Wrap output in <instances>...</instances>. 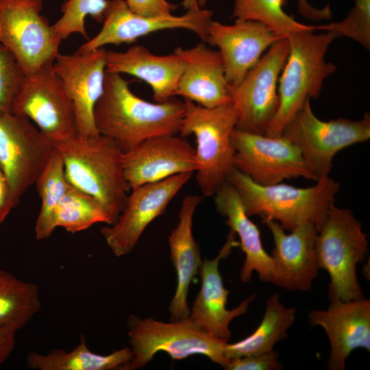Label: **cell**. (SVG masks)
Here are the masks:
<instances>
[{
	"label": "cell",
	"mask_w": 370,
	"mask_h": 370,
	"mask_svg": "<svg viewBox=\"0 0 370 370\" xmlns=\"http://www.w3.org/2000/svg\"><path fill=\"white\" fill-rule=\"evenodd\" d=\"M184 111V102L177 99L152 103L138 97L121 74L106 71L94 121L99 134L125 152L149 138L177 134Z\"/></svg>",
	"instance_id": "cell-1"
},
{
	"label": "cell",
	"mask_w": 370,
	"mask_h": 370,
	"mask_svg": "<svg viewBox=\"0 0 370 370\" xmlns=\"http://www.w3.org/2000/svg\"><path fill=\"white\" fill-rule=\"evenodd\" d=\"M54 145L62 157L69 183L100 202L114 223L130 190L124 171L123 151L101 134L90 138L75 134Z\"/></svg>",
	"instance_id": "cell-2"
},
{
	"label": "cell",
	"mask_w": 370,
	"mask_h": 370,
	"mask_svg": "<svg viewBox=\"0 0 370 370\" xmlns=\"http://www.w3.org/2000/svg\"><path fill=\"white\" fill-rule=\"evenodd\" d=\"M227 181L236 189L247 217L259 215L279 221L284 230L291 232L306 223L319 232L341 186L329 175L309 188L280 183L261 186L235 168Z\"/></svg>",
	"instance_id": "cell-3"
},
{
	"label": "cell",
	"mask_w": 370,
	"mask_h": 370,
	"mask_svg": "<svg viewBox=\"0 0 370 370\" xmlns=\"http://www.w3.org/2000/svg\"><path fill=\"white\" fill-rule=\"evenodd\" d=\"M289 53L279 77V106L264 135L282 136L284 127L304 102L319 98L325 78L336 66L325 59L326 52L339 34L334 31L290 33Z\"/></svg>",
	"instance_id": "cell-4"
},
{
	"label": "cell",
	"mask_w": 370,
	"mask_h": 370,
	"mask_svg": "<svg viewBox=\"0 0 370 370\" xmlns=\"http://www.w3.org/2000/svg\"><path fill=\"white\" fill-rule=\"evenodd\" d=\"M184 102L178 133L184 138L195 136L196 180L204 197L214 196L234 168L230 136L236 123V110L232 103L208 108L186 99Z\"/></svg>",
	"instance_id": "cell-5"
},
{
	"label": "cell",
	"mask_w": 370,
	"mask_h": 370,
	"mask_svg": "<svg viewBox=\"0 0 370 370\" xmlns=\"http://www.w3.org/2000/svg\"><path fill=\"white\" fill-rule=\"evenodd\" d=\"M315 251L319 268L326 270L330 277V301L364 297L356 266L367 254V235L350 210L331 204L325 221L318 232Z\"/></svg>",
	"instance_id": "cell-6"
},
{
	"label": "cell",
	"mask_w": 370,
	"mask_h": 370,
	"mask_svg": "<svg viewBox=\"0 0 370 370\" xmlns=\"http://www.w3.org/2000/svg\"><path fill=\"white\" fill-rule=\"evenodd\" d=\"M127 326L133 356L122 370L144 367L159 352L167 353L173 360L204 355L224 369L230 360L224 356L227 342L210 335L190 316L165 323L132 314Z\"/></svg>",
	"instance_id": "cell-7"
},
{
	"label": "cell",
	"mask_w": 370,
	"mask_h": 370,
	"mask_svg": "<svg viewBox=\"0 0 370 370\" xmlns=\"http://www.w3.org/2000/svg\"><path fill=\"white\" fill-rule=\"evenodd\" d=\"M282 135L298 147L319 180L328 176L339 151L369 139L370 115L366 113L359 121L338 118L323 121L314 115L308 99L286 123Z\"/></svg>",
	"instance_id": "cell-8"
},
{
	"label": "cell",
	"mask_w": 370,
	"mask_h": 370,
	"mask_svg": "<svg viewBox=\"0 0 370 370\" xmlns=\"http://www.w3.org/2000/svg\"><path fill=\"white\" fill-rule=\"evenodd\" d=\"M289 53L287 36L274 42L238 84H228L235 129L264 135L278 106L277 85Z\"/></svg>",
	"instance_id": "cell-9"
},
{
	"label": "cell",
	"mask_w": 370,
	"mask_h": 370,
	"mask_svg": "<svg viewBox=\"0 0 370 370\" xmlns=\"http://www.w3.org/2000/svg\"><path fill=\"white\" fill-rule=\"evenodd\" d=\"M42 0H0V43L25 75L54 62L61 40L42 14Z\"/></svg>",
	"instance_id": "cell-10"
},
{
	"label": "cell",
	"mask_w": 370,
	"mask_h": 370,
	"mask_svg": "<svg viewBox=\"0 0 370 370\" xmlns=\"http://www.w3.org/2000/svg\"><path fill=\"white\" fill-rule=\"evenodd\" d=\"M53 62L25 75L11 112L26 116L53 143L76 134L71 98L53 69Z\"/></svg>",
	"instance_id": "cell-11"
},
{
	"label": "cell",
	"mask_w": 370,
	"mask_h": 370,
	"mask_svg": "<svg viewBox=\"0 0 370 370\" xmlns=\"http://www.w3.org/2000/svg\"><path fill=\"white\" fill-rule=\"evenodd\" d=\"M56 148L26 116L0 113V169L18 204Z\"/></svg>",
	"instance_id": "cell-12"
},
{
	"label": "cell",
	"mask_w": 370,
	"mask_h": 370,
	"mask_svg": "<svg viewBox=\"0 0 370 370\" xmlns=\"http://www.w3.org/2000/svg\"><path fill=\"white\" fill-rule=\"evenodd\" d=\"M234 168L261 186L304 177L317 182L297 146L284 136L271 137L234 129Z\"/></svg>",
	"instance_id": "cell-13"
},
{
	"label": "cell",
	"mask_w": 370,
	"mask_h": 370,
	"mask_svg": "<svg viewBox=\"0 0 370 370\" xmlns=\"http://www.w3.org/2000/svg\"><path fill=\"white\" fill-rule=\"evenodd\" d=\"M212 11L204 8L187 10L180 16H145L132 12L125 0H108L103 26L92 39L76 51L87 53L106 45L132 43L138 38L164 29H185L207 42Z\"/></svg>",
	"instance_id": "cell-14"
},
{
	"label": "cell",
	"mask_w": 370,
	"mask_h": 370,
	"mask_svg": "<svg viewBox=\"0 0 370 370\" xmlns=\"http://www.w3.org/2000/svg\"><path fill=\"white\" fill-rule=\"evenodd\" d=\"M193 173H182L131 189L127 203L116 222L100 232L116 257L130 253L148 225L162 215L172 199Z\"/></svg>",
	"instance_id": "cell-15"
},
{
	"label": "cell",
	"mask_w": 370,
	"mask_h": 370,
	"mask_svg": "<svg viewBox=\"0 0 370 370\" xmlns=\"http://www.w3.org/2000/svg\"><path fill=\"white\" fill-rule=\"evenodd\" d=\"M53 69L71 98L75 111L76 134L82 138L99 135L94 121L95 106L104 88L106 49L87 53H58Z\"/></svg>",
	"instance_id": "cell-16"
},
{
	"label": "cell",
	"mask_w": 370,
	"mask_h": 370,
	"mask_svg": "<svg viewBox=\"0 0 370 370\" xmlns=\"http://www.w3.org/2000/svg\"><path fill=\"white\" fill-rule=\"evenodd\" d=\"M123 160L130 190L197 169L195 148L175 134L146 139L123 152Z\"/></svg>",
	"instance_id": "cell-17"
},
{
	"label": "cell",
	"mask_w": 370,
	"mask_h": 370,
	"mask_svg": "<svg viewBox=\"0 0 370 370\" xmlns=\"http://www.w3.org/2000/svg\"><path fill=\"white\" fill-rule=\"evenodd\" d=\"M262 222L270 230L274 242L271 282L288 291L310 290L319 270L315 251L316 227L304 223L287 234L273 219L262 217Z\"/></svg>",
	"instance_id": "cell-18"
},
{
	"label": "cell",
	"mask_w": 370,
	"mask_h": 370,
	"mask_svg": "<svg viewBox=\"0 0 370 370\" xmlns=\"http://www.w3.org/2000/svg\"><path fill=\"white\" fill-rule=\"evenodd\" d=\"M239 245L235 233L230 230L227 241L212 260L205 258L199 274L201 286L190 310V317L210 335L227 342L232 336L230 323L235 317L245 314L254 299L251 295L239 306L232 310L226 308L230 291L223 283L219 264L221 259L230 255L234 247Z\"/></svg>",
	"instance_id": "cell-19"
},
{
	"label": "cell",
	"mask_w": 370,
	"mask_h": 370,
	"mask_svg": "<svg viewBox=\"0 0 370 370\" xmlns=\"http://www.w3.org/2000/svg\"><path fill=\"white\" fill-rule=\"evenodd\" d=\"M312 325L324 329L331 353L330 370H344L345 360L356 348L370 350V301L365 297L347 301H330L327 310H312L308 314Z\"/></svg>",
	"instance_id": "cell-20"
},
{
	"label": "cell",
	"mask_w": 370,
	"mask_h": 370,
	"mask_svg": "<svg viewBox=\"0 0 370 370\" xmlns=\"http://www.w3.org/2000/svg\"><path fill=\"white\" fill-rule=\"evenodd\" d=\"M284 37L258 21L235 20L234 24L226 25L212 21L207 42L219 47L227 84H238L263 52Z\"/></svg>",
	"instance_id": "cell-21"
},
{
	"label": "cell",
	"mask_w": 370,
	"mask_h": 370,
	"mask_svg": "<svg viewBox=\"0 0 370 370\" xmlns=\"http://www.w3.org/2000/svg\"><path fill=\"white\" fill-rule=\"evenodd\" d=\"M174 53L184 63L174 96H181L208 108L232 103L219 50L199 43L190 49L177 47Z\"/></svg>",
	"instance_id": "cell-22"
},
{
	"label": "cell",
	"mask_w": 370,
	"mask_h": 370,
	"mask_svg": "<svg viewBox=\"0 0 370 370\" xmlns=\"http://www.w3.org/2000/svg\"><path fill=\"white\" fill-rule=\"evenodd\" d=\"M183 69L182 59L174 52L157 56L143 45H134L125 51L106 50V71L128 74L145 82L156 103L174 96Z\"/></svg>",
	"instance_id": "cell-23"
},
{
	"label": "cell",
	"mask_w": 370,
	"mask_h": 370,
	"mask_svg": "<svg viewBox=\"0 0 370 370\" xmlns=\"http://www.w3.org/2000/svg\"><path fill=\"white\" fill-rule=\"evenodd\" d=\"M204 197L198 195H188L183 199L178 222L168 236L171 260L177 279L176 291L169 308L171 321L190 314L188 288L202 263L199 248L193 235V219Z\"/></svg>",
	"instance_id": "cell-24"
},
{
	"label": "cell",
	"mask_w": 370,
	"mask_h": 370,
	"mask_svg": "<svg viewBox=\"0 0 370 370\" xmlns=\"http://www.w3.org/2000/svg\"><path fill=\"white\" fill-rule=\"evenodd\" d=\"M214 196L218 212L226 218V224L238 236L240 247L245 254L240 273L241 281L249 282L256 271L262 282H271L274 269L272 257L262 246L258 227L245 214L236 189L227 181Z\"/></svg>",
	"instance_id": "cell-25"
},
{
	"label": "cell",
	"mask_w": 370,
	"mask_h": 370,
	"mask_svg": "<svg viewBox=\"0 0 370 370\" xmlns=\"http://www.w3.org/2000/svg\"><path fill=\"white\" fill-rule=\"evenodd\" d=\"M132 352L125 347L108 355L92 352L84 336L71 351L54 349L44 354L29 352L26 357L29 369L33 370H122L132 360Z\"/></svg>",
	"instance_id": "cell-26"
},
{
	"label": "cell",
	"mask_w": 370,
	"mask_h": 370,
	"mask_svg": "<svg viewBox=\"0 0 370 370\" xmlns=\"http://www.w3.org/2000/svg\"><path fill=\"white\" fill-rule=\"evenodd\" d=\"M296 309L284 306L278 293L272 294L267 301L263 319L256 330L246 338L224 345L227 359L256 355L273 350V346L287 336L295 321Z\"/></svg>",
	"instance_id": "cell-27"
},
{
	"label": "cell",
	"mask_w": 370,
	"mask_h": 370,
	"mask_svg": "<svg viewBox=\"0 0 370 370\" xmlns=\"http://www.w3.org/2000/svg\"><path fill=\"white\" fill-rule=\"evenodd\" d=\"M41 306L36 284L0 269V325L17 332L32 320Z\"/></svg>",
	"instance_id": "cell-28"
},
{
	"label": "cell",
	"mask_w": 370,
	"mask_h": 370,
	"mask_svg": "<svg viewBox=\"0 0 370 370\" xmlns=\"http://www.w3.org/2000/svg\"><path fill=\"white\" fill-rule=\"evenodd\" d=\"M34 184L41 199L35 237L37 241H42L50 237L56 230V210L71 186L65 175L62 157L56 149Z\"/></svg>",
	"instance_id": "cell-29"
},
{
	"label": "cell",
	"mask_w": 370,
	"mask_h": 370,
	"mask_svg": "<svg viewBox=\"0 0 370 370\" xmlns=\"http://www.w3.org/2000/svg\"><path fill=\"white\" fill-rule=\"evenodd\" d=\"M54 222L56 227H63L72 234L98 223L112 224L110 216L100 202L71 185L56 210Z\"/></svg>",
	"instance_id": "cell-30"
},
{
	"label": "cell",
	"mask_w": 370,
	"mask_h": 370,
	"mask_svg": "<svg viewBox=\"0 0 370 370\" xmlns=\"http://www.w3.org/2000/svg\"><path fill=\"white\" fill-rule=\"evenodd\" d=\"M284 0H235L232 16L235 20L260 22L274 34L321 30V25H307L296 21L283 10Z\"/></svg>",
	"instance_id": "cell-31"
},
{
	"label": "cell",
	"mask_w": 370,
	"mask_h": 370,
	"mask_svg": "<svg viewBox=\"0 0 370 370\" xmlns=\"http://www.w3.org/2000/svg\"><path fill=\"white\" fill-rule=\"evenodd\" d=\"M108 0H68L62 5V16L51 25L55 34L62 40L77 33L88 39L85 18L90 16L99 23L104 18Z\"/></svg>",
	"instance_id": "cell-32"
},
{
	"label": "cell",
	"mask_w": 370,
	"mask_h": 370,
	"mask_svg": "<svg viewBox=\"0 0 370 370\" xmlns=\"http://www.w3.org/2000/svg\"><path fill=\"white\" fill-rule=\"evenodd\" d=\"M345 18L322 25V30L334 31L370 49V0H354Z\"/></svg>",
	"instance_id": "cell-33"
},
{
	"label": "cell",
	"mask_w": 370,
	"mask_h": 370,
	"mask_svg": "<svg viewBox=\"0 0 370 370\" xmlns=\"http://www.w3.org/2000/svg\"><path fill=\"white\" fill-rule=\"evenodd\" d=\"M25 74L13 54L0 43V113L11 112Z\"/></svg>",
	"instance_id": "cell-34"
},
{
	"label": "cell",
	"mask_w": 370,
	"mask_h": 370,
	"mask_svg": "<svg viewBox=\"0 0 370 370\" xmlns=\"http://www.w3.org/2000/svg\"><path fill=\"white\" fill-rule=\"evenodd\" d=\"M279 354L273 349L260 354L230 359L227 370H279L283 366L279 361Z\"/></svg>",
	"instance_id": "cell-35"
},
{
	"label": "cell",
	"mask_w": 370,
	"mask_h": 370,
	"mask_svg": "<svg viewBox=\"0 0 370 370\" xmlns=\"http://www.w3.org/2000/svg\"><path fill=\"white\" fill-rule=\"evenodd\" d=\"M125 2L132 12L145 16L169 15L177 8L167 0H125Z\"/></svg>",
	"instance_id": "cell-36"
},
{
	"label": "cell",
	"mask_w": 370,
	"mask_h": 370,
	"mask_svg": "<svg viewBox=\"0 0 370 370\" xmlns=\"http://www.w3.org/2000/svg\"><path fill=\"white\" fill-rule=\"evenodd\" d=\"M16 205L6 178L0 169V225Z\"/></svg>",
	"instance_id": "cell-37"
},
{
	"label": "cell",
	"mask_w": 370,
	"mask_h": 370,
	"mask_svg": "<svg viewBox=\"0 0 370 370\" xmlns=\"http://www.w3.org/2000/svg\"><path fill=\"white\" fill-rule=\"evenodd\" d=\"M284 1L286 3L288 0ZM297 8L299 14L310 20H328L332 16L330 4L323 8H317L311 5L308 0H297Z\"/></svg>",
	"instance_id": "cell-38"
},
{
	"label": "cell",
	"mask_w": 370,
	"mask_h": 370,
	"mask_svg": "<svg viewBox=\"0 0 370 370\" xmlns=\"http://www.w3.org/2000/svg\"><path fill=\"white\" fill-rule=\"evenodd\" d=\"M16 332L10 328L0 325V365L14 350Z\"/></svg>",
	"instance_id": "cell-39"
},
{
	"label": "cell",
	"mask_w": 370,
	"mask_h": 370,
	"mask_svg": "<svg viewBox=\"0 0 370 370\" xmlns=\"http://www.w3.org/2000/svg\"><path fill=\"white\" fill-rule=\"evenodd\" d=\"M198 1L199 0H183L182 5L184 8L187 10H195L199 8Z\"/></svg>",
	"instance_id": "cell-40"
},
{
	"label": "cell",
	"mask_w": 370,
	"mask_h": 370,
	"mask_svg": "<svg viewBox=\"0 0 370 370\" xmlns=\"http://www.w3.org/2000/svg\"><path fill=\"white\" fill-rule=\"evenodd\" d=\"M207 1L208 0H199L198 1V5H199V8H204L205 5L206 4Z\"/></svg>",
	"instance_id": "cell-41"
}]
</instances>
